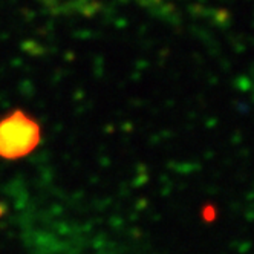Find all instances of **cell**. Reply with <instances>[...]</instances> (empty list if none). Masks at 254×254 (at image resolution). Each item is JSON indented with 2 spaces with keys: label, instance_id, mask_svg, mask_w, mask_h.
Returning <instances> with one entry per match:
<instances>
[{
  "label": "cell",
  "instance_id": "1",
  "mask_svg": "<svg viewBox=\"0 0 254 254\" xmlns=\"http://www.w3.org/2000/svg\"><path fill=\"white\" fill-rule=\"evenodd\" d=\"M35 130L26 120H9L0 127V152L17 155L26 152L34 142Z\"/></svg>",
  "mask_w": 254,
  "mask_h": 254
}]
</instances>
